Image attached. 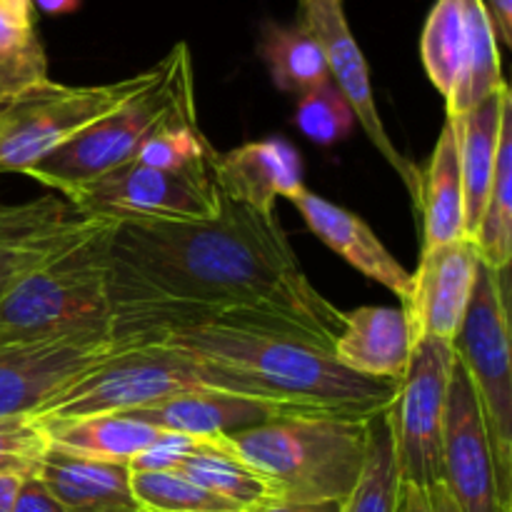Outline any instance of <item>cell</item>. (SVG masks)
<instances>
[{
	"label": "cell",
	"instance_id": "28",
	"mask_svg": "<svg viewBox=\"0 0 512 512\" xmlns=\"http://www.w3.org/2000/svg\"><path fill=\"white\" fill-rule=\"evenodd\" d=\"M400 470L395 458L393 430L388 410L370 420L368 453L358 483L340 503V512H395L400 490Z\"/></svg>",
	"mask_w": 512,
	"mask_h": 512
},
{
	"label": "cell",
	"instance_id": "5",
	"mask_svg": "<svg viewBox=\"0 0 512 512\" xmlns=\"http://www.w3.org/2000/svg\"><path fill=\"white\" fill-rule=\"evenodd\" d=\"M190 390H225L270 400L263 390L238 373L175 348L163 338H143L130 340L93 365L55 398L40 405L33 418L50 425L90 415L125 413Z\"/></svg>",
	"mask_w": 512,
	"mask_h": 512
},
{
	"label": "cell",
	"instance_id": "13",
	"mask_svg": "<svg viewBox=\"0 0 512 512\" xmlns=\"http://www.w3.org/2000/svg\"><path fill=\"white\" fill-rule=\"evenodd\" d=\"M443 483L460 512H508L500 500L483 408L460 360H455L445 408Z\"/></svg>",
	"mask_w": 512,
	"mask_h": 512
},
{
	"label": "cell",
	"instance_id": "7",
	"mask_svg": "<svg viewBox=\"0 0 512 512\" xmlns=\"http://www.w3.org/2000/svg\"><path fill=\"white\" fill-rule=\"evenodd\" d=\"M455 353L468 370L488 425L503 508L512 512V350L510 268L480 263L470 308L455 338Z\"/></svg>",
	"mask_w": 512,
	"mask_h": 512
},
{
	"label": "cell",
	"instance_id": "11",
	"mask_svg": "<svg viewBox=\"0 0 512 512\" xmlns=\"http://www.w3.org/2000/svg\"><path fill=\"white\" fill-rule=\"evenodd\" d=\"M130 340L143 338H118L113 328L30 340L0 338V418L33 415Z\"/></svg>",
	"mask_w": 512,
	"mask_h": 512
},
{
	"label": "cell",
	"instance_id": "27",
	"mask_svg": "<svg viewBox=\"0 0 512 512\" xmlns=\"http://www.w3.org/2000/svg\"><path fill=\"white\" fill-rule=\"evenodd\" d=\"M48 78V60L35 33L33 10L0 0V98Z\"/></svg>",
	"mask_w": 512,
	"mask_h": 512
},
{
	"label": "cell",
	"instance_id": "12",
	"mask_svg": "<svg viewBox=\"0 0 512 512\" xmlns=\"http://www.w3.org/2000/svg\"><path fill=\"white\" fill-rule=\"evenodd\" d=\"M298 5V23H303L323 48L330 80L350 103L355 120L363 125L365 135L380 153V158L398 173V178L403 180V185L415 200L420 188V168L395 148L393 138L380 120L373 85H370L368 63H365L363 50H360L348 18H345L343 0H298Z\"/></svg>",
	"mask_w": 512,
	"mask_h": 512
},
{
	"label": "cell",
	"instance_id": "9",
	"mask_svg": "<svg viewBox=\"0 0 512 512\" xmlns=\"http://www.w3.org/2000/svg\"><path fill=\"white\" fill-rule=\"evenodd\" d=\"M63 198L80 215L115 223L205 220L218 213V188L210 163L195 170H158L130 160L88 183L73 185Z\"/></svg>",
	"mask_w": 512,
	"mask_h": 512
},
{
	"label": "cell",
	"instance_id": "4",
	"mask_svg": "<svg viewBox=\"0 0 512 512\" xmlns=\"http://www.w3.org/2000/svg\"><path fill=\"white\" fill-rule=\"evenodd\" d=\"M115 220L95 218L68 245L0 290V338L30 340L113 328L110 235Z\"/></svg>",
	"mask_w": 512,
	"mask_h": 512
},
{
	"label": "cell",
	"instance_id": "37",
	"mask_svg": "<svg viewBox=\"0 0 512 512\" xmlns=\"http://www.w3.org/2000/svg\"><path fill=\"white\" fill-rule=\"evenodd\" d=\"M13 512H68L53 495L48 493L38 475H25L20 483L18 498H15Z\"/></svg>",
	"mask_w": 512,
	"mask_h": 512
},
{
	"label": "cell",
	"instance_id": "1",
	"mask_svg": "<svg viewBox=\"0 0 512 512\" xmlns=\"http://www.w3.org/2000/svg\"><path fill=\"white\" fill-rule=\"evenodd\" d=\"M110 300L113 313L178 308L175 330L243 325L325 350L343 330V310L310 283L278 213L250 210L220 190L213 218L115 223Z\"/></svg>",
	"mask_w": 512,
	"mask_h": 512
},
{
	"label": "cell",
	"instance_id": "25",
	"mask_svg": "<svg viewBox=\"0 0 512 512\" xmlns=\"http://www.w3.org/2000/svg\"><path fill=\"white\" fill-rule=\"evenodd\" d=\"M463 3L470 45L463 70H460L450 95L445 98L448 120H460L505 85L503 70H500L498 40H495L490 20L485 15L483 0H463Z\"/></svg>",
	"mask_w": 512,
	"mask_h": 512
},
{
	"label": "cell",
	"instance_id": "19",
	"mask_svg": "<svg viewBox=\"0 0 512 512\" xmlns=\"http://www.w3.org/2000/svg\"><path fill=\"white\" fill-rule=\"evenodd\" d=\"M410 333L400 308L365 305L343 313V330L333 343V358L365 378L400 383L410 360Z\"/></svg>",
	"mask_w": 512,
	"mask_h": 512
},
{
	"label": "cell",
	"instance_id": "34",
	"mask_svg": "<svg viewBox=\"0 0 512 512\" xmlns=\"http://www.w3.org/2000/svg\"><path fill=\"white\" fill-rule=\"evenodd\" d=\"M48 448V430L38 418H0V475H38Z\"/></svg>",
	"mask_w": 512,
	"mask_h": 512
},
{
	"label": "cell",
	"instance_id": "15",
	"mask_svg": "<svg viewBox=\"0 0 512 512\" xmlns=\"http://www.w3.org/2000/svg\"><path fill=\"white\" fill-rule=\"evenodd\" d=\"M210 175L225 198L275 215L278 198L290 200L305 185L298 148L283 138L250 140L233 150L210 153Z\"/></svg>",
	"mask_w": 512,
	"mask_h": 512
},
{
	"label": "cell",
	"instance_id": "24",
	"mask_svg": "<svg viewBox=\"0 0 512 512\" xmlns=\"http://www.w3.org/2000/svg\"><path fill=\"white\" fill-rule=\"evenodd\" d=\"M260 60L268 68L275 88L303 95L330 80L328 63L315 35L303 23H265L258 43Z\"/></svg>",
	"mask_w": 512,
	"mask_h": 512
},
{
	"label": "cell",
	"instance_id": "10",
	"mask_svg": "<svg viewBox=\"0 0 512 512\" xmlns=\"http://www.w3.org/2000/svg\"><path fill=\"white\" fill-rule=\"evenodd\" d=\"M455 360V343L440 338H425L410 350L408 370L388 408L403 483L443 480V425Z\"/></svg>",
	"mask_w": 512,
	"mask_h": 512
},
{
	"label": "cell",
	"instance_id": "21",
	"mask_svg": "<svg viewBox=\"0 0 512 512\" xmlns=\"http://www.w3.org/2000/svg\"><path fill=\"white\" fill-rule=\"evenodd\" d=\"M512 103L510 85L505 83L485 103L465 113L460 120H450L458 130L460 150V178H463V235L475 238L480 218H483L485 200L493 185L495 163H498L500 130L503 113Z\"/></svg>",
	"mask_w": 512,
	"mask_h": 512
},
{
	"label": "cell",
	"instance_id": "42",
	"mask_svg": "<svg viewBox=\"0 0 512 512\" xmlns=\"http://www.w3.org/2000/svg\"><path fill=\"white\" fill-rule=\"evenodd\" d=\"M15 5H20V8H30L33 10V0H13Z\"/></svg>",
	"mask_w": 512,
	"mask_h": 512
},
{
	"label": "cell",
	"instance_id": "36",
	"mask_svg": "<svg viewBox=\"0 0 512 512\" xmlns=\"http://www.w3.org/2000/svg\"><path fill=\"white\" fill-rule=\"evenodd\" d=\"M395 512H460L445 483L413 485L400 483Z\"/></svg>",
	"mask_w": 512,
	"mask_h": 512
},
{
	"label": "cell",
	"instance_id": "31",
	"mask_svg": "<svg viewBox=\"0 0 512 512\" xmlns=\"http://www.w3.org/2000/svg\"><path fill=\"white\" fill-rule=\"evenodd\" d=\"M130 493L135 508L145 512H248L198 488L178 470H155V473L130 470Z\"/></svg>",
	"mask_w": 512,
	"mask_h": 512
},
{
	"label": "cell",
	"instance_id": "39",
	"mask_svg": "<svg viewBox=\"0 0 512 512\" xmlns=\"http://www.w3.org/2000/svg\"><path fill=\"white\" fill-rule=\"evenodd\" d=\"M248 512H340V503H308V505L268 503L263 505V508H253Z\"/></svg>",
	"mask_w": 512,
	"mask_h": 512
},
{
	"label": "cell",
	"instance_id": "40",
	"mask_svg": "<svg viewBox=\"0 0 512 512\" xmlns=\"http://www.w3.org/2000/svg\"><path fill=\"white\" fill-rule=\"evenodd\" d=\"M25 475H0V512H13Z\"/></svg>",
	"mask_w": 512,
	"mask_h": 512
},
{
	"label": "cell",
	"instance_id": "41",
	"mask_svg": "<svg viewBox=\"0 0 512 512\" xmlns=\"http://www.w3.org/2000/svg\"><path fill=\"white\" fill-rule=\"evenodd\" d=\"M33 3L45 15H68L75 13L83 0H33Z\"/></svg>",
	"mask_w": 512,
	"mask_h": 512
},
{
	"label": "cell",
	"instance_id": "22",
	"mask_svg": "<svg viewBox=\"0 0 512 512\" xmlns=\"http://www.w3.org/2000/svg\"><path fill=\"white\" fill-rule=\"evenodd\" d=\"M415 205L423 218V250L465 238L458 130L450 120H445L443 130H440L428 168L420 170Z\"/></svg>",
	"mask_w": 512,
	"mask_h": 512
},
{
	"label": "cell",
	"instance_id": "14",
	"mask_svg": "<svg viewBox=\"0 0 512 512\" xmlns=\"http://www.w3.org/2000/svg\"><path fill=\"white\" fill-rule=\"evenodd\" d=\"M480 263L478 248L468 238L423 250L418 270L410 273V293L400 308L408 323L410 345L425 338L455 343L470 308Z\"/></svg>",
	"mask_w": 512,
	"mask_h": 512
},
{
	"label": "cell",
	"instance_id": "43",
	"mask_svg": "<svg viewBox=\"0 0 512 512\" xmlns=\"http://www.w3.org/2000/svg\"><path fill=\"white\" fill-rule=\"evenodd\" d=\"M115 512H140V510L133 508V510H115Z\"/></svg>",
	"mask_w": 512,
	"mask_h": 512
},
{
	"label": "cell",
	"instance_id": "30",
	"mask_svg": "<svg viewBox=\"0 0 512 512\" xmlns=\"http://www.w3.org/2000/svg\"><path fill=\"white\" fill-rule=\"evenodd\" d=\"M180 475L208 490L215 498L240 510L275 503L273 488L260 473L238 458V453H198L178 468Z\"/></svg>",
	"mask_w": 512,
	"mask_h": 512
},
{
	"label": "cell",
	"instance_id": "44",
	"mask_svg": "<svg viewBox=\"0 0 512 512\" xmlns=\"http://www.w3.org/2000/svg\"><path fill=\"white\" fill-rule=\"evenodd\" d=\"M140 512H145V510H140Z\"/></svg>",
	"mask_w": 512,
	"mask_h": 512
},
{
	"label": "cell",
	"instance_id": "2",
	"mask_svg": "<svg viewBox=\"0 0 512 512\" xmlns=\"http://www.w3.org/2000/svg\"><path fill=\"white\" fill-rule=\"evenodd\" d=\"M208 363L238 373L270 400L303 415L375 418L395 403L400 383L343 368L310 340L243 325H195L160 335Z\"/></svg>",
	"mask_w": 512,
	"mask_h": 512
},
{
	"label": "cell",
	"instance_id": "32",
	"mask_svg": "<svg viewBox=\"0 0 512 512\" xmlns=\"http://www.w3.org/2000/svg\"><path fill=\"white\" fill-rule=\"evenodd\" d=\"M355 113L348 100L343 98L333 80H325L318 88L300 95L295 108V125L305 138L318 145L340 143L355 128Z\"/></svg>",
	"mask_w": 512,
	"mask_h": 512
},
{
	"label": "cell",
	"instance_id": "23",
	"mask_svg": "<svg viewBox=\"0 0 512 512\" xmlns=\"http://www.w3.org/2000/svg\"><path fill=\"white\" fill-rule=\"evenodd\" d=\"M45 430L55 448L85 455V458L113 460V463H130L163 433V430L125 413H105L65 420V423H50L45 425Z\"/></svg>",
	"mask_w": 512,
	"mask_h": 512
},
{
	"label": "cell",
	"instance_id": "18",
	"mask_svg": "<svg viewBox=\"0 0 512 512\" xmlns=\"http://www.w3.org/2000/svg\"><path fill=\"white\" fill-rule=\"evenodd\" d=\"M290 203L300 210L305 225L313 235H318L333 253L348 265H353L365 278L375 280L390 293H395L403 303L410 293V273L393 258L388 248L380 243L378 235L370 230L360 215L330 203L323 195L313 193L308 185L290 198Z\"/></svg>",
	"mask_w": 512,
	"mask_h": 512
},
{
	"label": "cell",
	"instance_id": "35",
	"mask_svg": "<svg viewBox=\"0 0 512 512\" xmlns=\"http://www.w3.org/2000/svg\"><path fill=\"white\" fill-rule=\"evenodd\" d=\"M198 453H235L228 435L208 438V435L170 433L163 430L150 448H145L138 458L130 460L133 473H155V470H178L188 458Z\"/></svg>",
	"mask_w": 512,
	"mask_h": 512
},
{
	"label": "cell",
	"instance_id": "16",
	"mask_svg": "<svg viewBox=\"0 0 512 512\" xmlns=\"http://www.w3.org/2000/svg\"><path fill=\"white\" fill-rule=\"evenodd\" d=\"M93 220L95 215H80L68 200L53 195L25 203L0 200V290L58 253Z\"/></svg>",
	"mask_w": 512,
	"mask_h": 512
},
{
	"label": "cell",
	"instance_id": "29",
	"mask_svg": "<svg viewBox=\"0 0 512 512\" xmlns=\"http://www.w3.org/2000/svg\"><path fill=\"white\" fill-rule=\"evenodd\" d=\"M468 18L463 0H438L425 20L420 55L428 78L448 98L468 58Z\"/></svg>",
	"mask_w": 512,
	"mask_h": 512
},
{
	"label": "cell",
	"instance_id": "8",
	"mask_svg": "<svg viewBox=\"0 0 512 512\" xmlns=\"http://www.w3.org/2000/svg\"><path fill=\"white\" fill-rule=\"evenodd\" d=\"M155 65L108 85H63L45 78L0 98V173H28L73 135L118 110L153 80Z\"/></svg>",
	"mask_w": 512,
	"mask_h": 512
},
{
	"label": "cell",
	"instance_id": "3",
	"mask_svg": "<svg viewBox=\"0 0 512 512\" xmlns=\"http://www.w3.org/2000/svg\"><path fill=\"white\" fill-rule=\"evenodd\" d=\"M370 420L288 415L228 440L238 458L268 480L275 503H343L363 470Z\"/></svg>",
	"mask_w": 512,
	"mask_h": 512
},
{
	"label": "cell",
	"instance_id": "33",
	"mask_svg": "<svg viewBox=\"0 0 512 512\" xmlns=\"http://www.w3.org/2000/svg\"><path fill=\"white\" fill-rule=\"evenodd\" d=\"M213 148L203 138L198 125H173L155 133L143 148L138 150L135 160L148 168L158 170H195L210 163Z\"/></svg>",
	"mask_w": 512,
	"mask_h": 512
},
{
	"label": "cell",
	"instance_id": "26",
	"mask_svg": "<svg viewBox=\"0 0 512 512\" xmlns=\"http://www.w3.org/2000/svg\"><path fill=\"white\" fill-rule=\"evenodd\" d=\"M480 260L493 270H508L512 258V103L503 113L498 163L473 238Z\"/></svg>",
	"mask_w": 512,
	"mask_h": 512
},
{
	"label": "cell",
	"instance_id": "38",
	"mask_svg": "<svg viewBox=\"0 0 512 512\" xmlns=\"http://www.w3.org/2000/svg\"><path fill=\"white\" fill-rule=\"evenodd\" d=\"M485 15L490 20L495 40L503 45H512V0H483Z\"/></svg>",
	"mask_w": 512,
	"mask_h": 512
},
{
	"label": "cell",
	"instance_id": "17",
	"mask_svg": "<svg viewBox=\"0 0 512 512\" xmlns=\"http://www.w3.org/2000/svg\"><path fill=\"white\" fill-rule=\"evenodd\" d=\"M125 415L138 418L158 430L190 435H233L270 420L303 415L288 405L273 400L253 398V395L225 393V390H190V393L173 395L160 403L143 405V408L125 410Z\"/></svg>",
	"mask_w": 512,
	"mask_h": 512
},
{
	"label": "cell",
	"instance_id": "20",
	"mask_svg": "<svg viewBox=\"0 0 512 512\" xmlns=\"http://www.w3.org/2000/svg\"><path fill=\"white\" fill-rule=\"evenodd\" d=\"M38 478L68 512H115L135 508L128 463L85 458V455L68 453L50 443L40 460Z\"/></svg>",
	"mask_w": 512,
	"mask_h": 512
},
{
	"label": "cell",
	"instance_id": "6",
	"mask_svg": "<svg viewBox=\"0 0 512 512\" xmlns=\"http://www.w3.org/2000/svg\"><path fill=\"white\" fill-rule=\"evenodd\" d=\"M173 125H198L193 58L185 43L155 63L153 80L143 90L45 155L25 175L63 195L73 185L135 160L155 133Z\"/></svg>",
	"mask_w": 512,
	"mask_h": 512
}]
</instances>
